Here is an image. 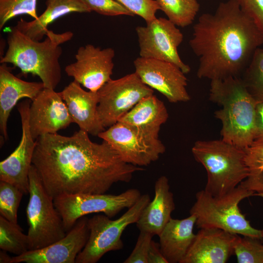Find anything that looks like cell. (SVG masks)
<instances>
[{"label":"cell","mask_w":263,"mask_h":263,"mask_svg":"<svg viewBox=\"0 0 263 263\" xmlns=\"http://www.w3.org/2000/svg\"><path fill=\"white\" fill-rule=\"evenodd\" d=\"M29 200L26 208L29 225V250L53 244L66 235L62 218L54 199L45 189L38 173L32 164L29 172Z\"/></svg>","instance_id":"52a82bcc"},{"label":"cell","mask_w":263,"mask_h":263,"mask_svg":"<svg viewBox=\"0 0 263 263\" xmlns=\"http://www.w3.org/2000/svg\"><path fill=\"white\" fill-rule=\"evenodd\" d=\"M257 195L240 184L233 190L214 196L205 189L196 194V201L189 210L196 216L199 228H217L236 234L263 239L261 230L254 228L239 207L246 198Z\"/></svg>","instance_id":"8992f818"},{"label":"cell","mask_w":263,"mask_h":263,"mask_svg":"<svg viewBox=\"0 0 263 263\" xmlns=\"http://www.w3.org/2000/svg\"><path fill=\"white\" fill-rule=\"evenodd\" d=\"M31 104L26 100L17 105L22 125L21 140L16 150L0 163V181L12 184L24 194L29 193V172L36 147L29 123Z\"/></svg>","instance_id":"9a60e30c"},{"label":"cell","mask_w":263,"mask_h":263,"mask_svg":"<svg viewBox=\"0 0 263 263\" xmlns=\"http://www.w3.org/2000/svg\"><path fill=\"white\" fill-rule=\"evenodd\" d=\"M153 236L149 232L140 231L134 248L124 263H148V251Z\"/></svg>","instance_id":"836d02e7"},{"label":"cell","mask_w":263,"mask_h":263,"mask_svg":"<svg viewBox=\"0 0 263 263\" xmlns=\"http://www.w3.org/2000/svg\"><path fill=\"white\" fill-rule=\"evenodd\" d=\"M241 10L263 33V0H237Z\"/></svg>","instance_id":"e575fe53"},{"label":"cell","mask_w":263,"mask_h":263,"mask_svg":"<svg viewBox=\"0 0 263 263\" xmlns=\"http://www.w3.org/2000/svg\"><path fill=\"white\" fill-rule=\"evenodd\" d=\"M209 100L221 107L215 117L221 121L222 139L242 149L254 141L257 103L242 78L210 80Z\"/></svg>","instance_id":"277c9868"},{"label":"cell","mask_w":263,"mask_h":263,"mask_svg":"<svg viewBox=\"0 0 263 263\" xmlns=\"http://www.w3.org/2000/svg\"><path fill=\"white\" fill-rule=\"evenodd\" d=\"M12 257L9 256L6 253V251L1 250L0 252V263H11Z\"/></svg>","instance_id":"74e56055"},{"label":"cell","mask_w":263,"mask_h":263,"mask_svg":"<svg viewBox=\"0 0 263 263\" xmlns=\"http://www.w3.org/2000/svg\"><path fill=\"white\" fill-rule=\"evenodd\" d=\"M258 238L238 235L234 253L238 263H263V244Z\"/></svg>","instance_id":"f546056e"},{"label":"cell","mask_w":263,"mask_h":263,"mask_svg":"<svg viewBox=\"0 0 263 263\" xmlns=\"http://www.w3.org/2000/svg\"><path fill=\"white\" fill-rule=\"evenodd\" d=\"M189 45L199 59L197 77L222 79L237 76L245 69L263 45V33L237 0H227L214 13L199 17Z\"/></svg>","instance_id":"7a4b0ae2"},{"label":"cell","mask_w":263,"mask_h":263,"mask_svg":"<svg viewBox=\"0 0 263 263\" xmlns=\"http://www.w3.org/2000/svg\"><path fill=\"white\" fill-rule=\"evenodd\" d=\"M29 246L28 235L23 233L18 223L0 215V248L19 256L27 252Z\"/></svg>","instance_id":"4316f807"},{"label":"cell","mask_w":263,"mask_h":263,"mask_svg":"<svg viewBox=\"0 0 263 263\" xmlns=\"http://www.w3.org/2000/svg\"><path fill=\"white\" fill-rule=\"evenodd\" d=\"M254 142H263V103H257L256 106Z\"/></svg>","instance_id":"8d00e7d4"},{"label":"cell","mask_w":263,"mask_h":263,"mask_svg":"<svg viewBox=\"0 0 263 263\" xmlns=\"http://www.w3.org/2000/svg\"><path fill=\"white\" fill-rule=\"evenodd\" d=\"M88 219L79 218L65 237L44 247L12 257L11 263H75L89 236Z\"/></svg>","instance_id":"2e32d148"},{"label":"cell","mask_w":263,"mask_h":263,"mask_svg":"<svg viewBox=\"0 0 263 263\" xmlns=\"http://www.w3.org/2000/svg\"><path fill=\"white\" fill-rule=\"evenodd\" d=\"M91 11L107 16H134L116 0H82Z\"/></svg>","instance_id":"1f68e13d"},{"label":"cell","mask_w":263,"mask_h":263,"mask_svg":"<svg viewBox=\"0 0 263 263\" xmlns=\"http://www.w3.org/2000/svg\"><path fill=\"white\" fill-rule=\"evenodd\" d=\"M247 91L257 103H263V49L254 52L242 78Z\"/></svg>","instance_id":"83f0119b"},{"label":"cell","mask_w":263,"mask_h":263,"mask_svg":"<svg viewBox=\"0 0 263 263\" xmlns=\"http://www.w3.org/2000/svg\"><path fill=\"white\" fill-rule=\"evenodd\" d=\"M37 0H0V29L19 15H28L37 19Z\"/></svg>","instance_id":"4dcf8cb0"},{"label":"cell","mask_w":263,"mask_h":263,"mask_svg":"<svg viewBox=\"0 0 263 263\" xmlns=\"http://www.w3.org/2000/svg\"><path fill=\"white\" fill-rule=\"evenodd\" d=\"M45 88L42 82L24 81L14 75L6 64L0 66V130L8 139L7 124L11 112L23 98L33 101Z\"/></svg>","instance_id":"ffe728a7"},{"label":"cell","mask_w":263,"mask_h":263,"mask_svg":"<svg viewBox=\"0 0 263 263\" xmlns=\"http://www.w3.org/2000/svg\"><path fill=\"white\" fill-rule=\"evenodd\" d=\"M148 263H168L161 251L159 243L152 240L148 251Z\"/></svg>","instance_id":"d590c367"},{"label":"cell","mask_w":263,"mask_h":263,"mask_svg":"<svg viewBox=\"0 0 263 263\" xmlns=\"http://www.w3.org/2000/svg\"><path fill=\"white\" fill-rule=\"evenodd\" d=\"M97 113L102 126L109 128L118 122L144 97L153 94L135 73L111 79L98 91Z\"/></svg>","instance_id":"30bf717a"},{"label":"cell","mask_w":263,"mask_h":263,"mask_svg":"<svg viewBox=\"0 0 263 263\" xmlns=\"http://www.w3.org/2000/svg\"><path fill=\"white\" fill-rule=\"evenodd\" d=\"M24 193L15 186L0 181V214L8 221L18 223V211Z\"/></svg>","instance_id":"f1b7e54d"},{"label":"cell","mask_w":263,"mask_h":263,"mask_svg":"<svg viewBox=\"0 0 263 263\" xmlns=\"http://www.w3.org/2000/svg\"><path fill=\"white\" fill-rule=\"evenodd\" d=\"M261 231H262V234L263 237V229L261 230Z\"/></svg>","instance_id":"f35d334b"},{"label":"cell","mask_w":263,"mask_h":263,"mask_svg":"<svg viewBox=\"0 0 263 263\" xmlns=\"http://www.w3.org/2000/svg\"><path fill=\"white\" fill-rule=\"evenodd\" d=\"M135 73L146 85L162 94L171 103L187 102L190 97L185 74L176 65L164 60L138 57Z\"/></svg>","instance_id":"4fadbf2b"},{"label":"cell","mask_w":263,"mask_h":263,"mask_svg":"<svg viewBox=\"0 0 263 263\" xmlns=\"http://www.w3.org/2000/svg\"><path fill=\"white\" fill-rule=\"evenodd\" d=\"M150 200L148 194L141 195L132 207L114 220L105 214L95 215L88 219L89 238L77 256L75 263H96L106 253L122 249L124 246L122 233L128 225L136 223Z\"/></svg>","instance_id":"ba28073f"},{"label":"cell","mask_w":263,"mask_h":263,"mask_svg":"<svg viewBox=\"0 0 263 263\" xmlns=\"http://www.w3.org/2000/svg\"><path fill=\"white\" fill-rule=\"evenodd\" d=\"M32 165L53 199L65 194L105 193L144 170L124 161L106 141H92L81 130L70 136L56 133L38 137Z\"/></svg>","instance_id":"6da1fadb"},{"label":"cell","mask_w":263,"mask_h":263,"mask_svg":"<svg viewBox=\"0 0 263 263\" xmlns=\"http://www.w3.org/2000/svg\"><path fill=\"white\" fill-rule=\"evenodd\" d=\"M141 196L136 188L117 194H65L54 199L55 206L62 218L64 229L69 231L76 221L86 215L103 213L112 218L126 208L132 207Z\"/></svg>","instance_id":"9c48e42d"},{"label":"cell","mask_w":263,"mask_h":263,"mask_svg":"<svg viewBox=\"0 0 263 263\" xmlns=\"http://www.w3.org/2000/svg\"><path fill=\"white\" fill-rule=\"evenodd\" d=\"M191 151L207 171L205 190L212 196L230 191L248 175L244 149L222 139L197 141Z\"/></svg>","instance_id":"5b68a950"},{"label":"cell","mask_w":263,"mask_h":263,"mask_svg":"<svg viewBox=\"0 0 263 263\" xmlns=\"http://www.w3.org/2000/svg\"><path fill=\"white\" fill-rule=\"evenodd\" d=\"M98 136L108 142L125 162L138 167L147 166L157 160L166 148L159 138L117 122Z\"/></svg>","instance_id":"7c38bea8"},{"label":"cell","mask_w":263,"mask_h":263,"mask_svg":"<svg viewBox=\"0 0 263 263\" xmlns=\"http://www.w3.org/2000/svg\"><path fill=\"white\" fill-rule=\"evenodd\" d=\"M175 208L168 178L162 175L156 181L153 199L143 209L136 223V226L139 231L159 236L171 218Z\"/></svg>","instance_id":"44dd1931"},{"label":"cell","mask_w":263,"mask_h":263,"mask_svg":"<svg viewBox=\"0 0 263 263\" xmlns=\"http://www.w3.org/2000/svg\"><path fill=\"white\" fill-rule=\"evenodd\" d=\"M59 93L73 122L78 125L80 130L93 136H98L105 130L97 113V92L86 91L74 80Z\"/></svg>","instance_id":"d6986e66"},{"label":"cell","mask_w":263,"mask_h":263,"mask_svg":"<svg viewBox=\"0 0 263 263\" xmlns=\"http://www.w3.org/2000/svg\"><path fill=\"white\" fill-rule=\"evenodd\" d=\"M134 15L144 19L146 22L155 19L156 12L160 10L156 0H116Z\"/></svg>","instance_id":"d6a6232c"},{"label":"cell","mask_w":263,"mask_h":263,"mask_svg":"<svg viewBox=\"0 0 263 263\" xmlns=\"http://www.w3.org/2000/svg\"><path fill=\"white\" fill-rule=\"evenodd\" d=\"M196 218L190 215L183 219L171 218L159 235L161 251L168 263H180L196 236Z\"/></svg>","instance_id":"7402d4cb"},{"label":"cell","mask_w":263,"mask_h":263,"mask_svg":"<svg viewBox=\"0 0 263 263\" xmlns=\"http://www.w3.org/2000/svg\"><path fill=\"white\" fill-rule=\"evenodd\" d=\"M74 123L59 92L44 88L31 104L29 123L33 138L56 133Z\"/></svg>","instance_id":"e0dca14e"},{"label":"cell","mask_w":263,"mask_h":263,"mask_svg":"<svg viewBox=\"0 0 263 263\" xmlns=\"http://www.w3.org/2000/svg\"><path fill=\"white\" fill-rule=\"evenodd\" d=\"M139 56L171 62L185 74L190 67L183 61L178 51L184 36L177 26L168 18H156L145 26L135 28Z\"/></svg>","instance_id":"8fae6325"},{"label":"cell","mask_w":263,"mask_h":263,"mask_svg":"<svg viewBox=\"0 0 263 263\" xmlns=\"http://www.w3.org/2000/svg\"><path fill=\"white\" fill-rule=\"evenodd\" d=\"M46 37L43 41L34 40L16 26L11 28L7 37L8 48L0 62L12 64L24 75H36L45 88L55 90L62 76L60 45L71 40L73 33H55L48 29Z\"/></svg>","instance_id":"3957f363"},{"label":"cell","mask_w":263,"mask_h":263,"mask_svg":"<svg viewBox=\"0 0 263 263\" xmlns=\"http://www.w3.org/2000/svg\"><path fill=\"white\" fill-rule=\"evenodd\" d=\"M114 56L112 48L101 49L88 44L78 49L75 61L67 65L65 71L89 91L97 92L111 79Z\"/></svg>","instance_id":"5bb4252c"},{"label":"cell","mask_w":263,"mask_h":263,"mask_svg":"<svg viewBox=\"0 0 263 263\" xmlns=\"http://www.w3.org/2000/svg\"><path fill=\"white\" fill-rule=\"evenodd\" d=\"M244 150L249 173L240 185L263 197V142H253Z\"/></svg>","instance_id":"d4e9b609"},{"label":"cell","mask_w":263,"mask_h":263,"mask_svg":"<svg viewBox=\"0 0 263 263\" xmlns=\"http://www.w3.org/2000/svg\"><path fill=\"white\" fill-rule=\"evenodd\" d=\"M160 10L177 26L191 25L199 9L197 0H156Z\"/></svg>","instance_id":"484cf974"},{"label":"cell","mask_w":263,"mask_h":263,"mask_svg":"<svg viewBox=\"0 0 263 263\" xmlns=\"http://www.w3.org/2000/svg\"><path fill=\"white\" fill-rule=\"evenodd\" d=\"M238 234L217 228H201L180 263H225L234 253Z\"/></svg>","instance_id":"ac0fdd59"},{"label":"cell","mask_w":263,"mask_h":263,"mask_svg":"<svg viewBox=\"0 0 263 263\" xmlns=\"http://www.w3.org/2000/svg\"><path fill=\"white\" fill-rule=\"evenodd\" d=\"M168 117L164 102L153 94L141 99L118 122L148 135L159 138L161 126Z\"/></svg>","instance_id":"603a6c76"},{"label":"cell","mask_w":263,"mask_h":263,"mask_svg":"<svg viewBox=\"0 0 263 263\" xmlns=\"http://www.w3.org/2000/svg\"><path fill=\"white\" fill-rule=\"evenodd\" d=\"M45 5V10L37 19L29 21L20 19L15 26L34 40L40 41L46 36L48 26L63 16L91 12L82 0H46Z\"/></svg>","instance_id":"cb8c5ba5"},{"label":"cell","mask_w":263,"mask_h":263,"mask_svg":"<svg viewBox=\"0 0 263 263\" xmlns=\"http://www.w3.org/2000/svg\"></svg>","instance_id":"ab89813d"}]
</instances>
